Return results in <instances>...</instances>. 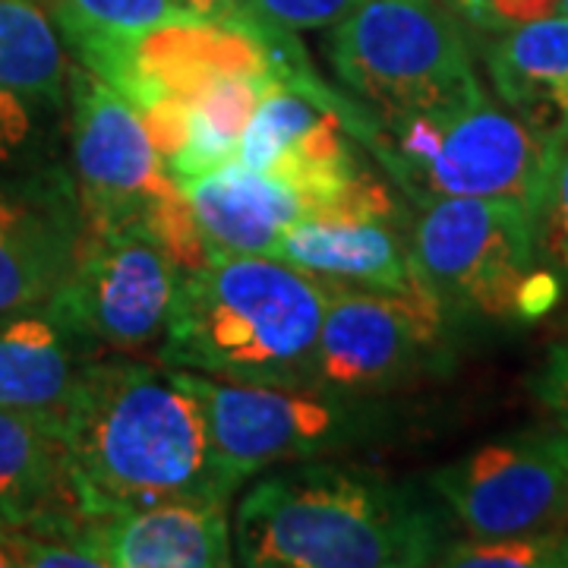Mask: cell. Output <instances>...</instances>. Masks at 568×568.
Instances as JSON below:
<instances>
[{"mask_svg": "<svg viewBox=\"0 0 568 568\" xmlns=\"http://www.w3.org/2000/svg\"><path fill=\"white\" fill-rule=\"evenodd\" d=\"M178 186L203 234L209 260L268 256L284 227L313 212L294 183L272 171L246 168L237 159Z\"/></svg>", "mask_w": 568, "mask_h": 568, "instance_id": "obj_15", "label": "cell"}, {"mask_svg": "<svg viewBox=\"0 0 568 568\" xmlns=\"http://www.w3.org/2000/svg\"><path fill=\"white\" fill-rule=\"evenodd\" d=\"M439 566L465 568H556L568 566V530L515 534V537H470L446 544Z\"/></svg>", "mask_w": 568, "mask_h": 568, "instance_id": "obj_22", "label": "cell"}, {"mask_svg": "<svg viewBox=\"0 0 568 568\" xmlns=\"http://www.w3.org/2000/svg\"><path fill=\"white\" fill-rule=\"evenodd\" d=\"M559 13H562V17H568V0H559Z\"/></svg>", "mask_w": 568, "mask_h": 568, "instance_id": "obj_30", "label": "cell"}, {"mask_svg": "<svg viewBox=\"0 0 568 568\" xmlns=\"http://www.w3.org/2000/svg\"><path fill=\"white\" fill-rule=\"evenodd\" d=\"M181 376L200 398L219 465L234 489L268 467L366 446L392 429L386 410L364 395L227 383L190 369Z\"/></svg>", "mask_w": 568, "mask_h": 568, "instance_id": "obj_5", "label": "cell"}, {"mask_svg": "<svg viewBox=\"0 0 568 568\" xmlns=\"http://www.w3.org/2000/svg\"><path fill=\"white\" fill-rule=\"evenodd\" d=\"M85 547L114 568H224L234 562L227 503L174 499L89 518Z\"/></svg>", "mask_w": 568, "mask_h": 568, "instance_id": "obj_14", "label": "cell"}, {"mask_svg": "<svg viewBox=\"0 0 568 568\" xmlns=\"http://www.w3.org/2000/svg\"><path fill=\"white\" fill-rule=\"evenodd\" d=\"M443 3L458 20H470V13H474V0H443Z\"/></svg>", "mask_w": 568, "mask_h": 568, "instance_id": "obj_28", "label": "cell"}, {"mask_svg": "<svg viewBox=\"0 0 568 568\" xmlns=\"http://www.w3.org/2000/svg\"><path fill=\"white\" fill-rule=\"evenodd\" d=\"M530 392L537 395V402L556 420V426L568 433V338L549 347L547 361L530 379Z\"/></svg>", "mask_w": 568, "mask_h": 568, "instance_id": "obj_25", "label": "cell"}, {"mask_svg": "<svg viewBox=\"0 0 568 568\" xmlns=\"http://www.w3.org/2000/svg\"><path fill=\"white\" fill-rule=\"evenodd\" d=\"M417 284L448 313L521 320L537 268L534 215L515 200H433L410 231Z\"/></svg>", "mask_w": 568, "mask_h": 568, "instance_id": "obj_7", "label": "cell"}, {"mask_svg": "<svg viewBox=\"0 0 568 568\" xmlns=\"http://www.w3.org/2000/svg\"><path fill=\"white\" fill-rule=\"evenodd\" d=\"M366 0H250V20L284 32L332 29Z\"/></svg>", "mask_w": 568, "mask_h": 568, "instance_id": "obj_24", "label": "cell"}, {"mask_svg": "<svg viewBox=\"0 0 568 568\" xmlns=\"http://www.w3.org/2000/svg\"><path fill=\"white\" fill-rule=\"evenodd\" d=\"M73 102V168L82 227H145L181 196L140 108L92 70H70Z\"/></svg>", "mask_w": 568, "mask_h": 568, "instance_id": "obj_11", "label": "cell"}, {"mask_svg": "<svg viewBox=\"0 0 568 568\" xmlns=\"http://www.w3.org/2000/svg\"><path fill=\"white\" fill-rule=\"evenodd\" d=\"M552 13H559V0H480L477 26L493 29V32H506L511 26L544 20Z\"/></svg>", "mask_w": 568, "mask_h": 568, "instance_id": "obj_26", "label": "cell"}, {"mask_svg": "<svg viewBox=\"0 0 568 568\" xmlns=\"http://www.w3.org/2000/svg\"><path fill=\"white\" fill-rule=\"evenodd\" d=\"M73 484L89 518L174 499L231 503L200 398L181 369L92 357L61 410Z\"/></svg>", "mask_w": 568, "mask_h": 568, "instance_id": "obj_1", "label": "cell"}, {"mask_svg": "<svg viewBox=\"0 0 568 568\" xmlns=\"http://www.w3.org/2000/svg\"><path fill=\"white\" fill-rule=\"evenodd\" d=\"M275 85L268 77H224L205 85L190 102L186 142L168 162L171 178L181 183L237 159V145L265 89Z\"/></svg>", "mask_w": 568, "mask_h": 568, "instance_id": "obj_20", "label": "cell"}, {"mask_svg": "<svg viewBox=\"0 0 568 568\" xmlns=\"http://www.w3.org/2000/svg\"><path fill=\"white\" fill-rule=\"evenodd\" d=\"M234 556L250 568H414L439 562L446 518L410 484L338 462L282 467L246 489Z\"/></svg>", "mask_w": 568, "mask_h": 568, "instance_id": "obj_2", "label": "cell"}, {"mask_svg": "<svg viewBox=\"0 0 568 568\" xmlns=\"http://www.w3.org/2000/svg\"><path fill=\"white\" fill-rule=\"evenodd\" d=\"M181 275L145 227H82L70 272L41 310L89 347L130 354L164 335Z\"/></svg>", "mask_w": 568, "mask_h": 568, "instance_id": "obj_9", "label": "cell"}, {"mask_svg": "<svg viewBox=\"0 0 568 568\" xmlns=\"http://www.w3.org/2000/svg\"><path fill=\"white\" fill-rule=\"evenodd\" d=\"M44 10L67 44L111 36H136L142 29L196 17L186 0H44Z\"/></svg>", "mask_w": 568, "mask_h": 568, "instance_id": "obj_21", "label": "cell"}, {"mask_svg": "<svg viewBox=\"0 0 568 568\" xmlns=\"http://www.w3.org/2000/svg\"><path fill=\"white\" fill-rule=\"evenodd\" d=\"M487 70L503 108L537 140H568V17L521 22L489 41Z\"/></svg>", "mask_w": 568, "mask_h": 568, "instance_id": "obj_17", "label": "cell"}, {"mask_svg": "<svg viewBox=\"0 0 568 568\" xmlns=\"http://www.w3.org/2000/svg\"><path fill=\"white\" fill-rule=\"evenodd\" d=\"M85 521L89 515L73 484L61 414L0 407V528L82 547Z\"/></svg>", "mask_w": 568, "mask_h": 568, "instance_id": "obj_13", "label": "cell"}, {"mask_svg": "<svg viewBox=\"0 0 568 568\" xmlns=\"http://www.w3.org/2000/svg\"><path fill=\"white\" fill-rule=\"evenodd\" d=\"M534 253L537 263L559 275V282H568V140L552 149L534 205Z\"/></svg>", "mask_w": 568, "mask_h": 568, "instance_id": "obj_23", "label": "cell"}, {"mask_svg": "<svg viewBox=\"0 0 568 568\" xmlns=\"http://www.w3.org/2000/svg\"><path fill=\"white\" fill-rule=\"evenodd\" d=\"M446 310L424 287L373 291L332 282L310 386L376 398L443 369Z\"/></svg>", "mask_w": 568, "mask_h": 568, "instance_id": "obj_8", "label": "cell"}, {"mask_svg": "<svg viewBox=\"0 0 568 568\" xmlns=\"http://www.w3.org/2000/svg\"><path fill=\"white\" fill-rule=\"evenodd\" d=\"M332 282L275 256H215L183 272L159 361L227 383L310 386Z\"/></svg>", "mask_w": 568, "mask_h": 568, "instance_id": "obj_3", "label": "cell"}, {"mask_svg": "<svg viewBox=\"0 0 568 568\" xmlns=\"http://www.w3.org/2000/svg\"><path fill=\"white\" fill-rule=\"evenodd\" d=\"M470 537L568 530V433L521 429L443 465L429 477Z\"/></svg>", "mask_w": 568, "mask_h": 568, "instance_id": "obj_12", "label": "cell"}, {"mask_svg": "<svg viewBox=\"0 0 568 568\" xmlns=\"http://www.w3.org/2000/svg\"><path fill=\"white\" fill-rule=\"evenodd\" d=\"M85 342L44 310L0 316V407L61 414L82 366Z\"/></svg>", "mask_w": 568, "mask_h": 568, "instance_id": "obj_18", "label": "cell"}, {"mask_svg": "<svg viewBox=\"0 0 568 568\" xmlns=\"http://www.w3.org/2000/svg\"><path fill=\"white\" fill-rule=\"evenodd\" d=\"M7 566H17V559H13V552H10V549L0 544V568H7Z\"/></svg>", "mask_w": 568, "mask_h": 568, "instance_id": "obj_29", "label": "cell"}, {"mask_svg": "<svg viewBox=\"0 0 568 568\" xmlns=\"http://www.w3.org/2000/svg\"><path fill=\"white\" fill-rule=\"evenodd\" d=\"M186 7L205 20H250V0H186Z\"/></svg>", "mask_w": 568, "mask_h": 568, "instance_id": "obj_27", "label": "cell"}, {"mask_svg": "<svg viewBox=\"0 0 568 568\" xmlns=\"http://www.w3.org/2000/svg\"><path fill=\"white\" fill-rule=\"evenodd\" d=\"M325 58L383 123L484 95L462 20L443 0H366L332 26Z\"/></svg>", "mask_w": 568, "mask_h": 568, "instance_id": "obj_4", "label": "cell"}, {"mask_svg": "<svg viewBox=\"0 0 568 568\" xmlns=\"http://www.w3.org/2000/svg\"><path fill=\"white\" fill-rule=\"evenodd\" d=\"M275 260L316 278L373 291H417L414 250L392 219L376 215H306L284 227L272 246Z\"/></svg>", "mask_w": 568, "mask_h": 568, "instance_id": "obj_16", "label": "cell"}, {"mask_svg": "<svg viewBox=\"0 0 568 568\" xmlns=\"http://www.w3.org/2000/svg\"><path fill=\"white\" fill-rule=\"evenodd\" d=\"M77 237L36 205L0 193V316L39 310L61 287Z\"/></svg>", "mask_w": 568, "mask_h": 568, "instance_id": "obj_19", "label": "cell"}, {"mask_svg": "<svg viewBox=\"0 0 568 568\" xmlns=\"http://www.w3.org/2000/svg\"><path fill=\"white\" fill-rule=\"evenodd\" d=\"M275 26L256 20H171L136 36L73 44L77 61L114 85L136 108L164 95L193 99L224 77H268L275 67Z\"/></svg>", "mask_w": 568, "mask_h": 568, "instance_id": "obj_10", "label": "cell"}, {"mask_svg": "<svg viewBox=\"0 0 568 568\" xmlns=\"http://www.w3.org/2000/svg\"><path fill=\"white\" fill-rule=\"evenodd\" d=\"M392 142L379 149L395 181L420 205L433 200H515L534 205L552 149L508 108L487 95L446 111L386 121Z\"/></svg>", "mask_w": 568, "mask_h": 568, "instance_id": "obj_6", "label": "cell"}]
</instances>
